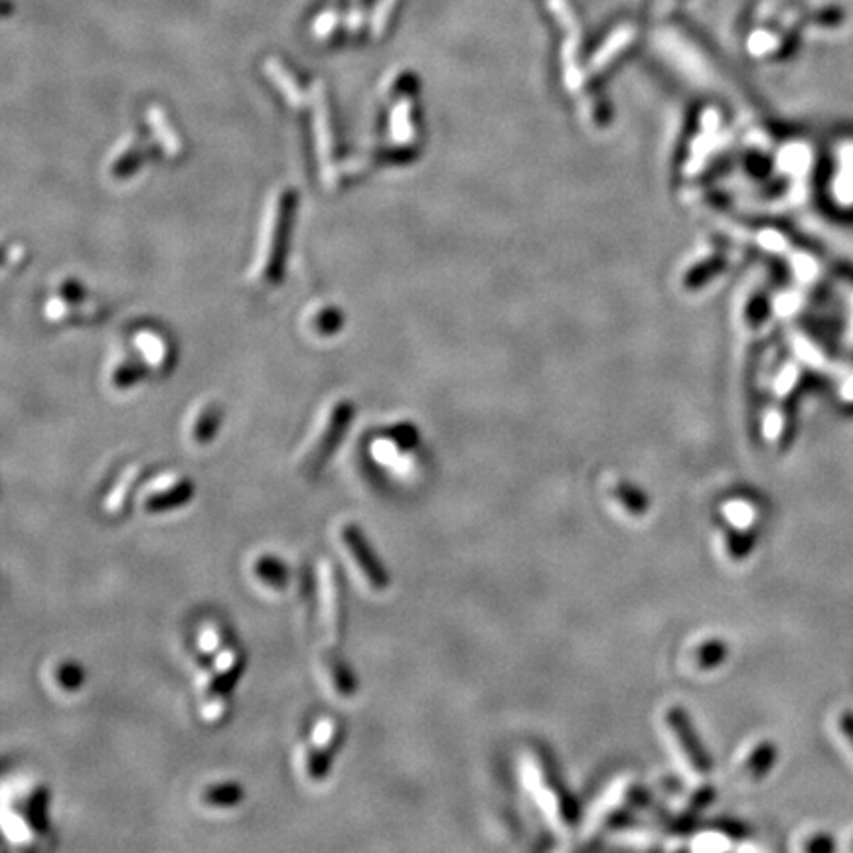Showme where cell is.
Listing matches in <instances>:
<instances>
[{"label": "cell", "instance_id": "cell-24", "mask_svg": "<svg viewBox=\"0 0 853 853\" xmlns=\"http://www.w3.org/2000/svg\"><path fill=\"white\" fill-rule=\"evenodd\" d=\"M727 514H729L731 522H735V524H739V526H743V524L751 522V518H753V510H751L747 504H731V506L727 508Z\"/></svg>", "mask_w": 853, "mask_h": 853}, {"label": "cell", "instance_id": "cell-2", "mask_svg": "<svg viewBox=\"0 0 853 853\" xmlns=\"http://www.w3.org/2000/svg\"><path fill=\"white\" fill-rule=\"evenodd\" d=\"M354 417V403L348 399H338L330 405L322 431L316 437V443L312 445L307 461H305V470L309 476H316L326 463L330 461V457L334 455V451L338 449L340 441L344 439L350 423Z\"/></svg>", "mask_w": 853, "mask_h": 853}, {"label": "cell", "instance_id": "cell-14", "mask_svg": "<svg viewBox=\"0 0 853 853\" xmlns=\"http://www.w3.org/2000/svg\"><path fill=\"white\" fill-rule=\"evenodd\" d=\"M255 573H257V577L265 583V585H269V587H273V589H287V585H289V579H291V573H289V567L281 561V559H277V557H273V555H263V557H259L257 559V563H255Z\"/></svg>", "mask_w": 853, "mask_h": 853}, {"label": "cell", "instance_id": "cell-8", "mask_svg": "<svg viewBox=\"0 0 853 853\" xmlns=\"http://www.w3.org/2000/svg\"><path fill=\"white\" fill-rule=\"evenodd\" d=\"M143 162H145V145L135 135H129L109 155L107 174L115 180H123V178L133 176V172Z\"/></svg>", "mask_w": 853, "mask_h": 853}, {"label": "cell", "instance_id": "cell-7", "mask_svg": "<svg viewBox=\"0 0 853 853\" xmlns=\"http://www.w3.org/2000/svg\"><path fill=\"white\" fill-rule=\"evenodd\" d=\"M314 135H316V153L320 160V172L328 186L334 184V143H332V127H330V113H328V101L324 85H314Z\"/></svg>", "mask_w": 853, "mask_h": 853}, {"label": "cell", "instance_id": "cell-18", "mask_svg": "<svg viewBox=\"0 0 853 853\" xmlns=\"http://www.w3.org/2000/svg\"><path fill=\"white\" fill-rule=\"evenodd\" d=\"M340 322L342 314L334 305H316L307 314V326L314 334H334Z\"/></svg>", "mask_w": 853, "mask_h": 853}, {"label": "cell", "instance_id": "cell-9", "mask_svg": "<svg viewBox=\"0 0 853 853\" xmlns=\"http://www.w3.org/2000/svg\"><path fill=\"white\" fill-rule=\"evenodd\" d=\"M194 482L192 480H178L164 488L162 492H155L145 500V510L149 514H164L176 508H182L194 498Z\"/></svg>", "mask_w": 853, "mask_h": 853}, {"label": "cell", "instance_id": "cell-3", "mask_svg": "<svg viewBox=\"0 0 853 853\" xmlns=\"http://www.w3.org/2000/svg\"><path fill=\"white\" fill-rule=\"evenodd\" d=\"M528 784L534 790L536 798L542 802L547 814L555 820L557 826L569 828L575 820V808L571 798L563 792V786L551 776L549 769L543 765L540 757H532L528 761Z\"/></svg>", "mask_w": 853, "mask_h": 853}, {"label": "cell", "instance_id": "cell-25", "mask_svg": "<svg viewBox=\"0 0 853 853\" xmlns=\"http://www.w3.org/2000/svg\"><path fill=\"white\" fill-rule=\"evenodd\" d=\"M338 26V14L336 12H324L320 18H318V22L314 24V34H320V36H324V34H330L328 30L332 28H336Z\"/></svg>", "mask_w": 853, "mask_h": 853}, {"label": "cell", "instance_id": "cell-5", "mask_svg": "<svg viewBox=\"0 0 853 853\" xmlns=\"http://www.w3.org/2000/svg\"><path fill=\"white\" fill-rule=\"evenodd\" d=\"M342 542L352 553L354 561L358 563L360 571L376 591H386L389 587L388 569L384 567L382 559L376 555L374 547L366 540L364 532L356 524H346L342 528Z\"/></svg>", "mask_w": 853, "mask_h": 853}, {"label": "cell", "instance_id": "cell-6", "mask_svg": "<svg viewBox=\"0 0 853 853\" xmlns=\"http://www.w3.org/2000/svg\"><path fill=\"white\" fill-rule=\"evenodd\" d=\"M324 601L332 640L342 644L348 621V593L344 579L334 563H324Z\"/></svg>", "mask_w": 853, "mask_h": 853}, {"label": "cell", "instance_id": "cell-17", "mask_svg": "<svg viewBox=\"0 0 853 853\" xmlns=\"http://www.w3.org/2000/svg\"><path fill=\"white\" fill-rule=\"evenodd\" d=\"M48 804H50V792L44 786H38L26 804V818L28 824L34 832L44 834L50 828V818H48Z\"/></svg>", "mask_w": 853, "mask_h": 853}, {"label": "cell", "instance_id": "cell-13", "mask_svg": "<svg viewBox=\"0 0 853 853\" xmlns=\"http://www.w3.org/2000/svg\"><path fill=\"white\" fill-rule=\"evenodd\" d=\"M245 798V790L239 782H218L204 790L202 800L212 808H233L241 804Z\"/></svg>", "mask_w": 853, "mask_h": 853}, {"label": "cell", "instance_id": "cell-20", "mask_svg": "<svg viewBox=\"0 0 853 853\" xmlns=\"http://www.w3.org/2000/svg\"><path fill=\"white\" fill-rule=\"evenodd\" d=\"M135 344H137V348L141 350V354L145 356V360H147L151 366L158 368V366H162V364L166 362L168 348H166V344H164V340H162L160 336L151 334V332H141V334L137 336Z\"/></svg>", "mask_w": 853, "mask_h": 853}, {"label": "cell", "instance_id": "cell-22", "mask_svg": "<svg viewBox=\"0 0 853 853\" xmlns=\"http://www.w3.org/2000/svg\"><path fill=\"white\" fill-rule=\"evenodd\" d=\"M773 765V749L765 747V749H757V753L749 759L747 769L753 773H765L769 767Z\"/></svg>", "mask_w": 853, "mask_h": 853}, {"label": "cell", "instance_id": "cell-16", "mask_svg": "<svg viewBox=\"0 0 853 853\" xmlns=\"http://www.w3.org/2000/svg\"><path fill=\"white\" fill-rule=\"evenodd\" d=\"M222 419H224V411L220 409V405H216V403L204 405L200 409V415L196 417V423H194V431H192L194 441L200 445H208L214 439V435L218 433Z\"/></svg>", "mask_w": 853, "mask_h": 853}, {"label": "cell", "instance_id": "cell-11", "mask_svg": "<svg viewBox=\"0 0 853 853\" xmlns=\"http://www.w3.org/2000/svg\"><path fill=\"white\" fill-rule=\"evenodd\" d=\"M324 664L330 672V678H332L338 694L344 698H352L358 690V682H356V676H354L352 668L348 666V662L336 650H328L324 654Z\"/></svg>", "mask_w": 853, "mask_h": 853}, {"label": "cell", "instance_id": "cell-10", "mask_svg": "<svg viewBox=\"0 0 853 853\" xmlns=\"http://www.w3.org/2000/svg\"><path fill=\"white\" fill-rule=\"evenodd\" d=\"M265 72H267V76H271L273 83L283 93V97L289 101V105L301 107L305 103V93L295 78V74L287 68V64H283L279 58H269V60H265Z\"/></svg>", "mask_w": 853, "mask_h": 853}, {"label": "cell", "instance_id": "cell-12", "mask_svg": "<svg viewBox=\"0 0 853 853\" xmlns=\"http://www.w3.org/2000/svg\"><path fill=\"white\" fill-rule=\"evenodd\" d=\"M338 745H340V735L336 731H332L330 737L324 741V745L312 749L309 761H307V769H309V776L312 780L318 782V780H324L328 776Z\"/></svg>", "mask_w": 853, "mask_h": 853}, {"label": "cell", "instance_id": "cell-15", "mask_svg": "<svg viewBox=\"0 0 853 853\" xmlns=\"http://www.w3.org/2000/svg\"><path fill=\"white\" fill-rule=\"evenodd\" d=\"M149 123H151L153 131H155L156 139L160 141L162 149H164L168 155H178V153L182 151L180 137H178V135H176V131L172 129V125H170V121H168V117H166V113H164V109H162V107L153 105V107L149 109Z\"/></svg>", "mask_w": 853, "mask_h": 853}, {"label": "cell", "instance_id": "cell-1", "mask_svg": "<svg viewBox=\"0 0 853 853\" xmlns=\"http://www.w3.org/2000/svg\"><path fill=\"white\" fill-rule=\"evenodd\" d=\"M297 192L293 186H281L269 200L261 239L257 249V261L251 271V279L257 283H277L283 273V261L287 251V241L295 218Z\"/></svg>", "mask_w": 853, "mask_h": 853}, {"label": "cell", "instance_id": "cell-21", "mask_svg": "<svg viewBox=\"0 0 853 853\" xmlns=\"http://www.w3.org/2000/svg\"><path fill=\"white\" fill-rule=\"evenodd\" d=\"M83 678H85V676H83L81 666L74 664V662L62 664V666L58 668V672H56V680H58V684H60L64 690H68V692H74V690L81 688Z\"/></svg>", "mask_w": 853, "mask_h": 853}, {"label": "cell", "instance_id": "cell-19", "mask_svg": "<svg viewBox=\"0 0 853 853\" xmlns=\"http://www.w3.org/2000/svg\"><path fill=\"white\" fill-rule=\"evenodd\" d=\"M243 674V662L241 660H233L230 666H226L220 674L214 676V680L210 682L206 694L208 698H226L233 688L237 686L239 678Z\"/></svg>", "mask_w": 853, "mask_h": 853}, {"label": "cell", "instance_id": "cell-23", "mask_svg": "<svg viewBox=\"0 0 853 853\" xmlns=\"http://www.w3.org/2000/svg\"><path fill=\"white\" fill-rule=\"evenodd\" d=\"M395 2H397V0H386V2H382V4L378 6V12H376V16H374V24H372V28H374V36H376V38H380V36L386 32V28H388L389 24L388 14L393 10Z\"/></svg>", "mask_w": 853, "mask_h": 853}, {"label": "cell", "instance_id": "cell-4", "mask_svg": "<svg viewBox=\"0 0 853 853\" xmlns=\"http://www.w3.org/2000/svg\"><path fill=\"white\" fill-rule=\"evenodd\" d=\"M666 723H668L672 739L678 745L688 767L698 775H707L711 769V761H709V757H707V753L699 741L698 733H696L690 717L686 715V711L682 707H672L666 715Z\"/></svg>", "mask_w": 853, "mask_h": 853}]
</instances>
